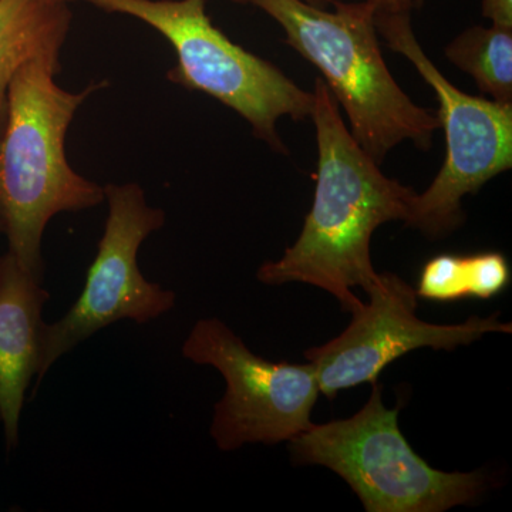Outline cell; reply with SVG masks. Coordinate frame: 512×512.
Returning <instances> with one entry per match:
<instances>
[{
    "instance_id": "1",
    "label": "cell",
    "mask_w": 512,
    "mask_h": 512,
    "mask_svg": "<svg viewBox=\"0 0 512 512\" xmlns=\"http://www.w3.org/2000/svg\"><path fill=\"white\" fill-rule=\"evenodd\" d=\"M311 119L318 143V175L311 211L292 247L258 269L259 282H301L335 296L345 311L363 302L353 293L379 279L370 254L380 225L409 217L416 191L387 177L346 127L340 106L322 77L313 87Z\"/></svg>"
},
{
    "instance_id": "2",
    "label": "cell",
    "mask_w": 512,
    "mask_h": 512,
    "mask_svg": "<svg viewBox=\"0 0 512 512\" xmlns=\"http://www.w3.org/2000/svg\"><path fill=\"white\" fill-rule=\"evenodd\" d=\"M60 72V60L49 57L25 64L9 84L0 127V234L8 239V252L40 281L50 220L104 201L103 187L69 164L66 134L80 106L107 82L67 92L55 82Z\"/></svg>"
},
{
    "instance_id": "3",
    "label": "cell",
    "mask_w": 512,
    "mask_h": 512,
    "mask_svg": "<svg viewBox=\"0 0 512 512\" xmlns=\"http://www.w3.org/2000/svg\"><path fill=\"white\" fill-rule=\"evenodd\" d=\"M261 9L285 30V42L312 63L346 111L350 133L377 164L412 141L429 150L440 128L437 111L414 103L384 62L370 0L340 2L333 10L305 0H231Z\"/></svg>"
},
{
    "instance_id": "4",
    "label": "cell",
    "mask_w": 512,
    "mask_h": 512,
    "mask_svg": "<svg viewBox=\"0 0 512 512\" xmlns=\"http://www.w3.org/2000/svg\"><path fill=\"white\" fill-rule=\"evenodd\" d=\"M288 443L293 463L329 468L367 512H443L473 504L487 490L483 473H447L423 460L400 431L399 407L384 406L377 382L355 416L312 424Z\"/></svg>"
},
{
    "instance_id": "5",
    "label": "cell",
    "mask_w": 512,
    "mask_h": 512,
    "mask_svg": "<svg viewBox=\"0 0 512 512\" xmlns=\"http://www.w3.org/2000/svg\"><path fill=\"white\" fill-rule=\"evenodd\" d=\"M133 16L173 46L171 83L221 101L248 121L254 136L285 154L276 130L282 117L311 119L313 96L268 60L238 46L212 23L205 0H63Z\"/></svg>"
},
{
    "instance_id": "6",
    "label": "cell",
    "mask_w": 512,
    "mask_h": 512,
    "mask_svg": "<svg viewBox=\"0 0 512 512\" xmlns=\"http://www.w3.org/2000/svg\"><path fill=\"white\" fill-rule=\"evenodd\" d=\"M376 30L406 57L436 93L446 158L426 191L416 192L404 224L426 237L453 234L464 222L463 200L512 167V103L461 92L431 62L414 35L409 12H377Z\"/></svg>"
},
{
    "instance_id": "7",
    "label": "cell",
    "mask_w": 512,
    "mask_h": 512,
    "mask_svg": "<svg viewBox=\"0 0 512 512\" xmlns=\"http://www.w3.org/2000/svg\"><path fill=\"white\" fill-rule=\"evenodd\" d=\"M183 355L197 365L215 367L227 383L210 430L221 451L291 441L312 426L320 390L311 363L271 362L255 355L217 318L195 323Z\"/></svg>"
},
{
    "instance_id": "8",
    "label": "cell",
    "mask_w": 512,
    "mask_h": 512,
    "mask_svg": "<svg viewBox=\"0 0 512 512\" xmlns=\"http://www.w3.org/2000/svg\"><path fill=\"white\" fill-rule=\"evenodd\" d=\"M103 190L109 204L103 237L82 295L62 319L43 330L39 382L57 359L99 330L123 319L146 325L177 301L175 292L147 281L137 262L141 244L164 227L165 212L147 204L138 184H107Z\"/></svg>"
},
{
    "instance_id": "9",
    "label": "cell",
    "mask_w": 512,
    "mask_h": 512,
    "mask_svg": "<svg viewBox=\"0 0 512 512\" xmlns=\"http://www.w3.org/2000/svg\"><path fill=\"white\" fill-rule=\"evenodd\" d=\"M369 302L353 312L352 323L325 345L306 350L320 394L329 399L340 390L376 383L394 360L412 350H454L471 345L488 333H511V323L498 313L470 316L456 325H436L417 318V293L399 275L380 274L365 291Z\"/></svg>"
},
{
    "instance_id": "10",
    "label": "cell",
    "mask_w": 512,
    "mask_h": 512,
    "mask_svg": "<svg viewBox=\"0 0 512 512\" xmlns=\"http://www.w3.org/2000/svg\"><path fill=\"white\" fill-rule=\"evenodd\" d=\"M49 292L10 252L0 256V421L9 450L18 446L26 390L42 357Z\"/></svg>"
},
{
    "instance_id": "11",
    "label": "cell",
    "mask_w": 512,
    "mask_h": 512,
    "mask_svg": "<svg viewBox=\"0 0 512 512\" xmlns=\"http://www.w3.org/2000/svg\"><path fill=\"white\" fill-rule=\"evenodd\" d=\"M70 26L63 0H0V127L15 74L40 57L60 60Z\"/></svg>"
},
{
    "instance_id": "12",
    "label": "cell",
    "mask_w": 512,
    "mask_h": 512,
    "mask_svg": "<svg viewBox=\"0 0 512 512\" xmlns=\"http://www.w3.org/2000/svg\"><path fill=\"white\" fill-rule=\"evenodd\" d=\"M511 271L500 252L434 256L421 269L416 293L434 302L491 299L510 284Z\"/></svg>"
},
{
    "instance_id": "13",
    "label": "cell",
    "mask_w": 512,
    "mask_h": 512,
    "mask_svg": "<svg viewBox=\"0 0 512 512\" xmlns=\"http://www.w3.org/2000/svg\"><path fill=\"white\" fill-rule=\"evenodd\" d=\"M457 69L473 77L483 94L512 103V29L493 25L464 30L444 50Z\"/></svg>"
},
{
    "instance_id": "14",
    "label": "cell",
    "mask_w": 512,
    "mask_h": 512,
    "mask_svg": "<svg viewBox=\"0 0 512 512\" xmlns=\"http://www.w3.org/2000/svg\"><path fill=\"white\" fill-rule=\"evenodd\" d=\"M483 16L493 25L512 29V0H483Z\"/></svg>"
},
{
    "instance_id": "15",
    "label": "cell",
    "mask_w": 512,
    "mask_h": 512,
    "mask_svg": "<svg viewBox=\"0 0 512 512\" xmlns=\"http://www.w3.org/2000/svg\"><path fill=\"white\" fill-rule=\"evenodd\" d=\"M377 12L402 13L413 9L416 0H370Z\"/></svg>"
},
{
    "instance_id": "16",
    "label": "cell",
    "mask_w": 512,
    "mask_h": 512,
    "mask_svg": "<svg viewBox=\"0 0 512 512\" xmlns=\"http://www.w3.org/2000/svg\"><path fill=\"white\" fill-rule=\"evenodd\" d=\"M305 2L311 3L313 6H318V8L329 9L332 8L335 3L340 2V0H305Z\"/></svg>"
}]
</instances>
